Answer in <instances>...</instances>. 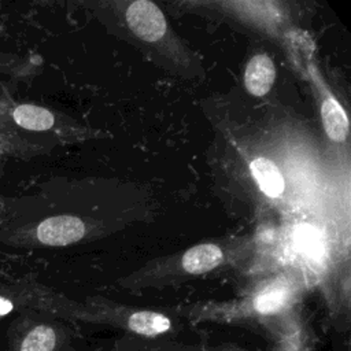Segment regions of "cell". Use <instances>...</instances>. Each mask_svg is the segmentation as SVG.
Instances as JSON below:
<instances>
[{"mask_svg": "<svg viewBox=\"0 0 351 351\" xmlns=\"http://www.w3.org/2000/svg\"><path fill=\"white\" fill-rule=\"evenodd\" d=\"M85 230L82 219L73 215H56L38 223L36 237L44 245L62 247L80 241L85 236Z\"/></svg>", "mask_w": 351, "mask_h": 351, "instance_id": "3", "label": "cell"}, {"mask_svg": "<svg viewBox=\"0 0 351 351\" xmlns=\"http://www.w3.org/2000/svg\"><path fill=\"white\" fill-rule=\"evenodd\" d=\"M11 67H14V63L11 62V58L0 53V71L11 73Z\"/></svg>", "mask_w": 351, "mask_h": 351, "instance_id": "12", "label": "cell"}, {"mask_svg": "<svg viewBox=\"0 0 351 351\" xmlns=\"http://www.w3.org/2000/svg\"><path fill=\"white\" fill-rule=\"evenodd\" d=\"M223 261L222 250L215 244H199L189 248L181 259L184 270L189 274H203L217 266Z\"/></svg>", "mask_w": 351, "mask_h": 351, "instance_id": "7", "label": "cell"}, {"mask_svg": "<svg viewBox=\"0 0 351 351\" xmlns=\"http://www.w3.org/2000/svg\"><path fill=\"white\" fill-rule=\"evenodd\" d=\"M250 170L259 189L266 196L273 199L281 196L284 192V177L273 160L265 156H258L251 162Z\"/></svg>", "mask_w": 351, "mask_h": 351, "instance_id": "8", "label": "cell"}, {"mask_svg": "<svg viewBox=\"0 0 351 351\" xmlns=\"http://www.w3.org/2000/svg\"><path fill=\"white\" fill-rule=\"evenodd\" d=\"M298 243L300 250L311 258H319L322 255V241L314 228L303 225L298 232Z\"/></svg>", "mask_w": 351, "mask_h": 351, "instance_id": "11", "label": "cell"}, {"mask_svg": "<svg viewBox=\"0 0 351 351\" xmlns=\"http://www.w3.org/2000/svg\"><path fill=\"white\" fill-rule=\"evenodd\" d=\"M8 117L14 125L30 132H48L55 123V115L45 107L21 103L8 108Z\"/></svg>", "mask_w": 351, "mask_h": 351, "instance_id": "6", "label": "cell"}, {"mask_svg": "<svg viewBox=\"0 0 351 351\" xmlns=\"http://www.w3.org/2000/svg\"><path fill=\"white\" fill-rule=\"evenodd\" d=\"M125 16L130 30L147 43L158 41L166 33L167 23L163 12L156 4L148 0L130 3L126 8Z\"/></svg>", "mask_w": 351, "mask_h": 351, "instance_id": "2", "label": "cell"}, {"mask_svg": "<svg viewBox=\"0 0 351 351\" xmlns=\"http://www.w3.org/2000/svg\"><path fill=\"white\" fill-rule=\"evenodd\" d=\"M311 78L314 80V84L317 88H319V92L322 95L321 97V118L322 125L326 132V136L336 143H343L347 138L348 134V119L344 108L341 104L336 100V97L322 85L319 80V74L315 71V69L310 67Z\"/></svg>", "mask_w": 351, "mask_h": 351, "instance_id": "4", "label": "cell"}, {"mask_svg": "<svg viewBox=\"0 0 351 351\" xmlns=\"http://www.w3.org/2000/svg\"><path fill=\"white\" fill-rule=\"evenodd\" d=\"M59 336L49 324L15 322L8 330L7 351H56Z\"/></svg>", "mask_w": 351, "mask_h": 351, "instance_id": "1", "label": "cell"}, {"mask_svg": "<svg viewBox=\"0 0 351 351\" xmlns=\"http://www.w3.org/2000/svg\"><path fill=\"white\" fill-rule=\"evenodd\" d=\"M11 149V140H8L5 136L0 134V154H4Z\"/></svg>", "mask_w": 351, "mask_h": 351, "instance_id": "13", "label": "cell"}, {"mask_svg": "<svg viewBox=\"0 0 351 351\" xmlns=\"http://www.w3.org/2000/svg\"><path fill=\"white\" fill-rule=\"evenodd\" d=\"M129 328L143 336H156L170 328V319L155 311H136L129 318Z\"/></svg>", "mask_w": 351, "mask_h": 351, "instance_id": "9", "label": "cell"}, {"mask_svg": "<svg viewBox=\"0 0 351 351\" xmlns=\"http://www.w3.org/2000/svg\"><path fill=\"white\" fill-rule=\"evenodd\" d=\"M276 80V66L266 53H258L250 59L244 71V85L248 93L261 97L273 86Z\"/></svg>", "mask_w": 351, "mask_h": 351, "instance_id": "5", "label": "cell"}, {"mask_svg": "<svg viewBox=\"0 0 351 351\" xmlns=\"http://www.w3.org/2000/svg\"><path fill=\"white\" fill-rule=\"evenodd\" d=\"M288 299V289L284 287H271L261 292L254 300V308L261 314H273L278 311Z\"/></svg>", "mask_w": 351, "mask_h": 351, "instance_id": "10", "label": "cell"}]
</instances>
